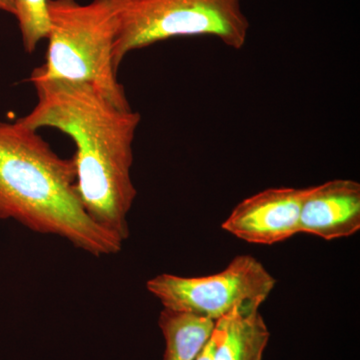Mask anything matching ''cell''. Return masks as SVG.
I'll return each mask as SVG.
<instances>
[{"instance_id":"obj_1","label":"cell","mask_w":360,"mask_h":360,"mask_svg":"<svg viewBox=\"0 0 360 360\" xmlns=\"http://www.w3.org/2000/svg\"><path fill=\"white\" fill-rule=\"evenodd\" d=\"M32 82L37 105L18 122L34 130L56 129L72 139L82 205L99 226L124 243L129 236L127 217L137 194L131 168L141 115L117 108L89 84Z\"/></svg>"},{"instance_id":"obj_2","label":"cell","mask_w":360,"mask_h":360,"mask_svg":"<svg viewBox=\"0 0 360 360\" xmlns=\"http://www.w3.org/2000/svg\"><path fill=\"white\" fill-rule=\"evenodd\" d=\"M0 219L59 236L97 257L123 245L85 210L72 158H60L37 130L18 120L0 122Z\"/></svg>"},{"instance_id":"obj_3","label":"cell","mask_w":360,"mask_h":360,"mask_svg":"<svg viewBox=\"0 0 360 360\" xmlns=\"http://www.w3.org/2000/svg\"><path fill=\"white\" fill-rule=\"evenodd\" d=\"M49 28L44 65L30 80H63L91 85L122 110L131 108L113 63L120 30V0H47Z\"/></svg>"},{"instance_id":"obj_4","label":"cell","mask_w":360,"mask_h":360,"mask_svg":"<svg viewBox=\"0 0 360 360\" xmlns=\"http://www.w3.org/2000/svg\"><path fill=\"white\" fill-rule=\"evenodd\" d=\"M250 28L241 0H120L113 63L118 70L129 52L175 37H214L239 51Z\"/></svg>"},{"instance_id":"obj_5","label":"cell","mask_w":360,"mask_h":360,"mask_svg":"<svg viewBox=\"0 0 360 360\" xmlns=\"http://www.w3.org/2000/svg\"><path fill=\"white\" fill-rule=\"evenodd\" d=\"M276 284V279L259 260L251 255H238L212 276L161 274L149 279L146 288L165 309L217 322L236 310L260 309Z\"/></svg>"},{"instance_id":"obj_6","label":"cell","mask_w":360,"mask_h":360,"mask_svg":"<svg viewBox=\"0 0 360 360\" xmlns=\"http://www.w3.org/2000/svg\"><path fill=\"white\" fill-rule=\"evenodd\" d=\"M307 188L272 187L241 200L221 229L252 245H272L300 233V210Z\"/></svg>"},{"instance_id":"obj_7","label":"cell","mask_w":360,"mask_h":360,"mask_svg":"<svg viewBox=\"0 0 360 360\" xmlns=\"http://www.w3.org/2000/svg\"><path fill=\"white\" fill-rule=\"evenodd\" d=\"M360 231V184L329 180L307 187L300 217V233L324 240L347 238Z\"/></svg>"},{"instance_id":"obj_8","label":"cell","mask_w":360,"mask_h":360,"mask_svg":"<svg viewBox=\"0 0 360 360\" xmlns=\"http://www.w3.org/2000/svg\"><path fill=\"white\" fill-rule=\"evenodd\" d=\"M219 333L213 360H262L270 333L259 309L236 310L215 322Z\"/></svg>"},{"instance_id":"obj_9","label":"cell","mask_w":360,"mask_h":360,"mask_svg":"<svg viewBox=\"0 0 360 360\" xmlns=\"http://www.w3.org/2000/svg\"><path fill=\"white\" fill-rule=\"evenodd\" d=\"M158 324L165 340L163 360H195L212 335L215 322L163 309Z\"/></svg>"},{"instance_id":"obj_10","label":"cell","mask_w":360,"mask_h":360,"mask_svg":"<svg viewBox=\"0 0 360 360\" xmlns=\"http://www.w3.org/2000/svg\"><path fill=\"white\" fill-rule=\"evenodd\" d=\"M14 16L20 26L23 47L32 53L49 33L47 0H15Z\"/></svg>"},{"instance_id":"obj_11","label":"cell","mask_w":360,"mask_h":360,"mask_svg":"<svg viewBox=\"0 0 360 360\" xmlns=\"http://www.w3.org/2000/svg\"><path fill=\"white\" fill-rule=\"evenodd\" d=\"M217 340H219V333H217L214 326L212 335L208 338L207 342L205 343V347L200 350L195 360H213L215 348H217Z\"/></svg>"},{"instance_id":"obj_12","label":"cell","mask_w":360,"mask_h":360,"mask_svg":"<svg viewBox=\"0 0 360 360\" xmlns=\"http://www.w3.org/2000/svg\"><path fill=\"white\" fill-rule=\"evenodd\" d=\"M0 11L14 15L15 14V0H0Z\"/></svg>"}]
</instances>
